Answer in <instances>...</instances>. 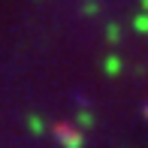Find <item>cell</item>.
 <instances>
[{
  "mask_svg": "<svg viewBox=\"0 0 148 148\" xmlns=\"http://www.w3.org/2000/svg\"><path fill=\"white\" fill-rule=\"evenodd\" d=\"M79 124H85V127H88V124H91V115H85V112H79Z\"/></svg>",
  "mask_w": 148,
  "mask_h": 148,
  "instance_id": "6",
  "label": "cell"
},
{
  "mask_svg": "<svg viewBox=\"0 0 148 148\" xmlns=\"http://www.w3.org/2000/svg\"><path fill=\"white\" fill-rule=\"evenodd\" d=\"M27 124H30V130H33V133H42V130H45V124H42V121H39L36 115H30V121H27Z\"/></svg>",
  "mask_w": 148,
  "mask_h": 148,
  "instance_id": "4",
  "label": "cell"
},
{
  "mask_svg": "<svg viewBox=\"0 0 148 148\" xmlns=\"http://www.w3.org/2000/svg\"><path fill=\"white\" fill-rule=\"evenodd\" d=\"M106 36H109V39H112V42H115V39H118V27H115V24H112V27H109V30H106Z\"/></svg>",
  "mask_w": 148,
  "mask_h": 148,
  "instance_id": "5",
  "label": "cell"
},
{
  "mask_svg": "<svg viewBox=\"0 0 148 148\" xmlns=\"http://www.w3.org/2000/svg\"><path fill=\"white\" fill-rule=\"evenodd\" d=\"M55 136L64 148H82L85 145V133L73 124H55Z\"/></svg>",
  "mask_w": 148,
  "mask_h": 148,
  "instance_id": "1",
  "label": "cell"
},
{
  "mask_svg": "<svg viewBox=\"0 0 148 148\" xmlns=\"http://www.w3.org/2000/svg\"><path fill=\"white\" fill-rule=\"evenodd\" d=\"M136 30H142V33H148V12H142V15H136Z\"/></svg>",
  "mask_w": 148,
  "mask_h": 148,
  "instance_id": "2",
  "label": "cell"
},
{
  "mask_svg": "<svg viewBox=\"0 0 148 148\" xmlns=\"http://www.w3.org/2000/svg\"><path fill=\"white\" fill-rule=\"evenodd\" d=\"M142 6H145V9H148V0H142Z\"/></svg>",
  "mask_w": 148,
  "mask_h": 148,
  "instance_id": "7",
  "label": "cell"
},
{
  "mask_svg": "<svg viewBox=\"0 0 148 148\" xmlns=\"http://www.w3.org/2000/svg\"><path fill=\"white\" fill-rule=\"evenodd\" d=\"M145 118H148V109H145Z\"/></svg>",
  "mask_w": 148,
  "mask_h": 148,
  "instance_id": "8",
  "label": "cell"
},
{
  "mask_svg": "<svg viewBox=\"0 0 148 148\" xmlns=\"http://www.w3.org/2000/svg\"><path fill=\"white\" fill-rule=\"evenodd\" d=\"M118 70H121V60H118V58H106V73H112V76H115Z\"/></svg>",
  "mask_w": 148,
  "mask_h": 148,
  "instance_id": "3",
  "label": "cell"
}]
</instances>
